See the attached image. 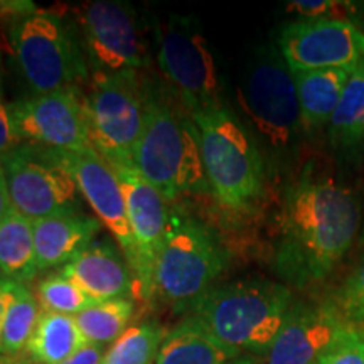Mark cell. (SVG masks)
<instances>
[{
    "label": "cell",
    "instance_id": "obj_1",
    "mask_svg": "<svg viewBox=\"0 0 364 364\" xmlns=\"http://www.w3.org/2000/svg\"><path fill=\"white\" fill-rule=\"evenodd\" d=\"M361 216L356 191L309 162L285 189L273 270L299 289L324 282L353 247Z\"/></svg>",
    "mask_w": 364,
    "mask_h": 364
},
{
    "label": "cell",
    "instance_id": "obj_2",
    "mask_svg": "<svg viewBox=\"0 0 364 364\" xmlns=\"http://www.w3.org/2000/svg\"><path fill=\"white\" fill-rule=\"evenodd\" d=\"M172 98L147 90L144 130L132 159V167L169 203L182 196L211 194L198 127L188 108Z\"/></svg>",
    "mask_w": 364,
    "mask_h": 364
},
{
    "label": "cell",
    "instance_id": "obj_3",
    "mask_svg": "<svg viewBox=\"0 0 364 364\" xmlns=\"http://www.w3.org/2000/svg\"><path fill=\"white\" fill-rule=\"evenodd\" d=\"M294 304L285 284L245 279L213 287L191 317L240 353L267 354Z\"/></svg>",
    "mask_w": 364,
    "mask_h": 364
},
{
    "label": "cell",
    "instance_id": "obj_4",
    "mask_svg": "<svg viewBox=\"0 0 364 364\" xmlns=\"http://www.w3.org/2000/svg\"><path fill=\"white\" fill-rule=\"evenodd\" d=\"M191 115L199 132L211 194L231 211L250 209L265 189V161L260 145L226 105Z\"/></svg>",
    "mask_w": 364,
    "mask_h": 364
},
{
    "label": "cell",
    "instance_id": "obj_5",
    "mask_svg": "<svg viewBox=\"0 0 364 364\" xmlns=\"http://www.w3.org/2000/svg\"><path fill=\"white\" fill-rule=\"evenodd\" d=\"M238 103L257 144L277 157L294 152L306 135L294 73L277 46L263 44L252 53L238 88Z\"/></svg>",
    "mask_w": 364,
    "mask_h": 364
},
{
    "label": "cell",
    "instance_id": "obj_6",
    "mask_svg": "<svg viewBox=\"0 0 364 364\" xmlns=\"http://www.w3.org/2000/svg\"><path fill=\"white\" fill-rule=\"evenodd\" d=\"M228 265L226 250L204 223L171 211L156 267V295L176 312H193Z\"/></svg>",
    "mask_w": 364,
    "mask_h": 364
},
{
    "label": "cell",
    "instance_id": "obj_7",
    "mask_svg": "<svg viewBox=\"0 0 364 364\" xmlns=\"http://www.w3.org/2000/svg\"><path fill=\"white\" fill-rule=\"evenodd\" d=\"M21 75L34 93L80 90L90 83V65L78 31L58 14L36 11L11 27Z\"/></svg>",
    "mask_w": 364,
    "mask_h": 364
},
{
    "label": "cell",
    "instance_id": "obj_8",
    "mask_svg": "<svg viewBox=\"0 0 364 364\" xmlns=\"http://www.w3.org/2000/svg\"><path fill=\"white\" fill-rule=\"evenodd\" d=\"M147 88L136 73L91 76L85 97L90 140L113 169L132 167V159L144 130Z\"/></svg>",
    "mask_w": 364,
    "mask_h": 364
},
{
    "label": "cell",
    "instance_id": "obj_9",
    "mask_svg": "<svg viewBox=\"0 0 364 364\" xmlns=\"http://www.w3.org/2000/svg\"><path fill=\"white\" fill-rule=\"evenodd\" d=\"M157 65L191 113L223 105L215 58L198 21L171 16L157 27Z\"/></svg>",
    "mask_w": 364,
    "mask_h": 364
},
{
    "label": "cell",
    "instance_id": "obj_10",
    "mask_svg": "<svg viewBox=\"0 0 364 364\" xmlns=\"http://www.w3.org/2000/svg\"><path fill=\"white\" fill-rule=\"evenodd\" d=\"M0 162L16 213L31 221L80 213L78 186L49 149L21 144L0 156Z\"/></svg>",
    "mask_w": 364,
    "mask_h": 364
},
{
    "label": "cell",
    "instance_id": "obj_11",
    "mask_svg": "<svg viewBox=\"0 0 364 364\" xmlns=\"http://www.w3.org/2000/svg\"><path fill=\"white\" fill-rule=\"evenodd\" d=\"M78 36L90 70L102 75L149 66V44L134 6L120 0L88 2L78 12Z\"/></svg>",
    "mask_w": 364,
    "mask_h": 364
},
{
    "label": "cell",
    "instance_id": "obj_12",
    "mask_svg": "<svg viewBox=\"0 0 364 364\" xmlns=\"http://www.w3.org/2000/svg\"><path fill=\"white\" fill-rule=\"evenodd\" d=\"M279 49L292 73L353 71L364 59V31L349 19H297L282 27Z\"/></svg>",
    "mask_w": 364,
    "mask_h": 364
},
{
    "label": "cell",
    "instance_id": "obj_13",
    "mask_svg": "<svg viewBox=\"0 0 364 364\" xmlns=\"http://www.w3.org/2000/svg\"><path fill=\"white\" fill-rule=\"evenodd\" d=\"M11 112L22 142L51 150L93 147L80 90L33 93L11 103Z\"/></svg>",
    "mask_w": 364,
    "mask_h": 364
},
{
    "label": "cell",
    "instance_id": "obj_14",
    "mask_svg": "<svg viewBox=\"0 0 364 364\" xmlns=\"http://www.w3.org/2000/svg\"><path fill=\"white\" fill-rule=\"evenodd\" d=\"M115 172L124 189L127 216L134 236L136 294L142 300L152 299L156 295L157 258L171 220L169 201L134 167H118Z\"/></svg>",
    "mask_w": 364,
    "mask_h": 364
},
{
    "label": "cell",
    "instance_id": "obj_15",
    "mask_svg": "<svg viewBox=\"0 0 364 364\" xmlns=\"http://www.w3.org/2000/svg\"><path fill=\"white\" fill-rule=\"evenodd\" d=\"M51 154L73 176L80 194L88 201L100 223L117 240L134 272V236L127 216L124 189L115 169L93 147L83 150H51Z\"/></svg>",
    "mask_w": 364,
    "mask_h": 364
},
{
    "label": "cell",
    "instance_id": "obj_16",
    "mask_svg": "<svg viewBox=\"0 0 364 364\" xmlns=\"http://www.w3.org/2000/svg\"><path fill=\"white\" fill-rule=\"evenodd\" d=\"M351 326L334 302H294L265 354L267 364H316Z\"/></svg>",
    "mask_w": 364,
    "mask_h": 364
},
{
    "label": "cell",
    "instance_id": "obj_17",
    "mask_svg": "<svg viewBox=\"0 0 364 364\" xmlns=\"http://www.w3.org/2000/svg\"><path fill=\"white\" fill-rule=\"evenodd\" d=\"M95 302L129 299L135 292L134 272L124 252L112 240H95L59 270Z\"/></svg>",
    "mask_w": 364,
    "mask_h": 364
},
{
    "label": "cell",
    "instance_id": "obj_18",
    "mask_svg": "<svg viewBox=\"0 0 364 364\" xmlns=\"http://www.w3.org/2000/svg\"><path fill=\"white\" fill-rule=\"evenodd\" d=\"M100 231L102 223L98 218L83 213H70L33 221L36 262L39 272L65 267L97 240Z\"/></svg>",
    "mask_w": 364,
    "mask_h": 364
},
{
    "label": "cell",
    "instance_id": "obj_19",
    "mask_svg": "<svg viewBox=\"0 0 364 364\" xmlns=\"http://www.w3.org/2000/svg\"><path fill=\"white\" fill-rule=\"evenodd\" d=\"M349 75V70L294 73L304 134H316L329 127Z\"/></svg>",
    "mask_w": 364,
    "mask_h": 364
},
{
    "label": "cell",
    "instance_id": "obj_20",
    "mask_svg": "<svg viewBox=\"0 0 364 364\" xmlns=\"http://www.w3.org/2000/svg\"><path fill=\"white\" fill-rule=\"evenodd\" d=\"M240 356L189 316L167 332L154 364H228Z\"/></svg>",
    "mask_w": 364,
    "mask_h": 364
},
{
    "label": "cell",
    "instance_id": "obj_21",
    "mask_svg": "<svg viewBox=\"0 0 364 364\" xmlns=\"http://www.w3.org/2000/svg\"><path fill=\"white\" fill-rule=\"evenodd\" d=\"M331 147L348 162L364 154V59L354 68L329 127Z\"/></svg>",
    "mask_w": 364,
    "mask_h": 364
},
{
    "label": "cell",
    "instance_id": "obj_22",
    "mask_svg": "<svg viewBox=\"0 0 364 364\" xmlns=\"http://www.w3.org/2000/svg\"><path fill=\"white\" fill-rule=\"evenodd\" d=\"M38 273L33 221L12 211L0 221V277L26 285Z\"/></svg>",
    "mask_w": 364,
    "mask_h": 364
},
{
    "label": "cell",
    "instance_id": "obj_23",
    "mask_svg": "<svg viewBox=\"0 0 364 364\" xmlns=\"http://www.w3.org/2000/svg\"><path fill=\"white\" fill-rule=\"evenodd\" d=\"M85 344L75 317L43 311L27 351L38 364H63Z\"/></svg>",
    "mask_w": 364,
    "mask_h": 364
},
{
    "label": "cell",
    "instance_id": "obj_24",
    "mask_svg": "<svg viewBox=\"0 0 364 364\" xmlns=\"http://www.w3.org/2000/svg\"><path fill=\"white\" fill-rule=\"evenodd\" d=\"M39 300L24 284L11 280V294L0 331V354L21 353L33 338L39 316Z\"/></svg>",
    "mask_w": 364,
    "mask_h": 364
},
{
    "label": "cell",
    "instance_id": "obj_25",
    "mask_svg": "<svg viewBox=\"0 0 364 364\" xmlns=\"http://www.w3.org/2000/svg\"><path fill=\"white\" fill-rule=\"evenodd\" d=\"M135 306L130 299H113L97 302L75 316L86 344H113L129 329Z\"/></svg>",
    "mask_w": 364,
    "mask_h": 364
},
{
    "label": "cell",
    "instance_id": "obj_26",
    "mask_svg": "<svg viewBox=\"0 0 364 364\" xmlns=\"http://www.w3.org/2000/svg\"><path fill=\"white\" fill-rule=\"evenodd\" d=\"M166 332L157 322L132 326L110 346L102 364H154Z\"/></svg>",
    "mask_w": 364,
    "mask_h": 364
},
{
    "label": "cell",
    "instance_id": "obj_27",
    "mask_svg": "<svg viewBox=\"0 0 364 364\" xmlns=\"http://www.w3.org/2000/svg\"><path fill=\"white\" fill-rule=\"evenodd\" d=\"M38 300L43 306V311L73 317L97 304L63 273H56L41 282L38 287Z\"/></svg>",
    "mask_w": 364,
    "mask_h": 364
},
{
    "label": "cell",
    "instance_id": "obj_28",
    "mask_svg": "<svg viewBox=\"0 0 364 364\" xmlns=\"http://www.w3.org/2000/svg\"><path fill=\"white\" fill-rule=\"evenodd\" d=\"M334 306L346 322L364 324V258L339 287Z\"/></svg>",
    "mask_w": 364,
    "mask_h": 364
},
{
    "label": "cell",
    "instance_id": "obj_29",
    "mask_svg": "<svg viewBox=\"0 0 364 364\" xmlns=\"http://www.w3.org/2000/svg\"><path fill=\"white\" fill-rule=\"evenodd\" d=\"M317 364H364V331L351 326L318 358Z\"/></svg>",
    "mask_w": 364,
    "mask_h": 364
},
{
    "label": "cell",
    "instance_id": "obj_30",
    "mask_svg": "<svg viewBox=\"0 0 364 364\" xmlns=\"http://www.w3.org/2000/svg\"><path fill=\"white\" fill-rule=\"evenodd\" d=\"M287 11L297 14L299 19H344L351 11V4L338 0H294L287 4Z\"/></svg>",
    "mask_w": 364,
    "mask_h": 364
},
{
    "label": "cell",
    "instance_id": "obj_31",
    "mask_svg": "<svg viewBox=\"0 0 364 364\" xmlns=\"http://www.w3.org/2000/svg\"><path fill=\"white\" fill-rule=\"evenodd\" d=\"M24 144L17 134L16 124H14V117L11 112V105L4 102L0 97V156L11 152L12 149L19 147Z\"/></svg>",
    "mask_w": 364,
    "mask_h": 364
},
{
    "label": "cell",
    "instance_id": "obj_32",
    "mask_svg": "<svg viewBox=\"0 0 364 364\" xmlns=\"http://www.w3.org/2000/svg\"><path fill=\"white\" fill-rule=\"evenodd\" d=\"M105 346L85 344L80 351H76L63 364H102L105 358Z\"/></svg>",
    "mask_w": 364,
    "mask_h": 364
},
{
    "label": "cell",
    "instance_id": "obj_33",
    "mask_svg": "<svg viewBox=\"0 0 364 364\" xmlns=\"http://www.w3.org/2000/svg\"><path fill=\"white\" fill-rule=\"evenodd\" d=\"M12 211L14 209L11 203V196H9L6 172H4L2 162H0V221H2L7 215H11Z\"/></svg>",
    "mask_w": 364,
    "mask_h": 364
},
{
    "label": "cell",
    "instance_id": "obj_34",
    "mask_svg": "<svg viewBox=\"0 0 364 364\" xmlns=\"http://www.w3.org/2000/svg\"><path fill=\"white\" fill-rule=\"evenodd\" d=\"M9 294H11V280L2 279V277H0V331H2L4 316H6Z\"/></svg>",
    "mask_w": 364,
    "mask_h": 364
},
{
    "label": "cell",
    "instance_id": "obj_35",
    "mask_svg": "<svg viewBox=\"0 0 364 364\" xmlns=\"http://www.w3.org/2000/svg\"><path fill=\"white\" fill-rule=\"evenodd\" d=\"M228 364H262V363L258 361L257 358H252V356H240V358L233 359V361L228 363Z\"/></svg>",
    "mask_w": 364,
    "mask_h": 364
},
{
    "label": "cell",
    "instance_id": "obj_36",
    "mask_svg": "<svg viewBox=\"0 0 364 364\" xmlns=\"http://www.w3.org/2000/svg\"><path fill=\"white\" fill-rule=\"evenodd\" d=\"M0 97H2V53H0Z\"/></svg>",
    "mask_w": 364,
    "mask_h": 364
},
{
    "label": "cell",
    "instance_id": "obj_37",
    "mask_svg": "<svg viewBox=\"0 0 364 364\" xmlns=\"http://www.w3.org/2000/svg\"><path fill=\"white\" fill-rule=\"evenodd\" d=\"M316 364H317V363H316Z\"/></svg>",
    "mask_w": 364,
    "mask_h": 364
}]
</instances>
